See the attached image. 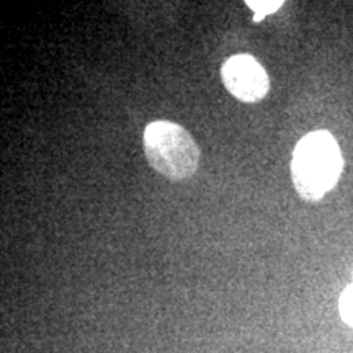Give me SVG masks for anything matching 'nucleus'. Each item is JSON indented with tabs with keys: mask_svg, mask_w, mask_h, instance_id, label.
Wrapping results in <instances>:
<instances>
[{
	"mask_svg": "<svg viewBox=\"0 0 353 353\" xmlns=\"http://www.w3.org/2000/svg\"><path fill=\"white\" fill-rule=\"evenodd\" d=\"M339 307H341L342 319L353 327V281L352 285H348L347 288L343 290Z\"/></svg>",
	"mask_w": 353,
	"mask_h": 353,
	"instance_id": "39448f33",
	"label": "nucleus"
},
{
	"mask_svg": "<svg viewBox=\"0 0 353 353\" xmlns=\"http://www.w3.org/2000/svg\"><path fill=\"white\" fill-rule=\"evenodd\" d=\"M342 169L341 148L329 131L309 132L294 148L291 175L304 201L322 200L337 185Z\"/></svg>",
	"mask_w": 353,
	"mask_h": 353,
	"instance_id": "f257e3e1",
	"label": "nucleus"
},
{
	"mask_svg": "<svg viewBox=\"0 0 353 353\" xmlns=\"http://www.w3.org/2000/svg\"><path fill=\"white\" fill-rule=\"evenodd\" d=\"M144 154L162 176L180 182L195 175L200 165V148L183 126L172 121L149 123L144 130Z\"/></svg>",
	"mask_w": 353,
	"mask_h": 353,
	"instance_id": "f03ea898",
	"label": "nucleus"
},
{
	"mask_svg": "<svg viewBox=\"0 0 353 353\" xmlns=\"http://www.w3.org/2000/svg\"><path fill=\"white\" fill-rule=\"evenodd\" d=\"M221 79L224 87L244 103H257L270 90L267 70L250 54H236L224 61Z\"/></svg>",
	"mask_w": 353,
	"mask_h": 353,
	"instance_id": "7ed1b4c3",
	"label": "nucleus"
},
{
	"mask_svg": "<svg viewBox=\"0 0 353 353\" xmlns=\"http://www.w3.org/2000/svg\"><path fill=\"white\" fill-rule=\"evenodd\" d=\"M245 6H249L255 12L254 21H260L263 17L270 15V13L276 12L278 8L283 6V2L280 0H275V2H262V0H257V2H252V0H247Z\"/></svg>",
	"mask_w": 353,
	"mask_h": 353,
	"instance_id": "20e7f679",
	"label": "nucleus"
}]
</instances>
